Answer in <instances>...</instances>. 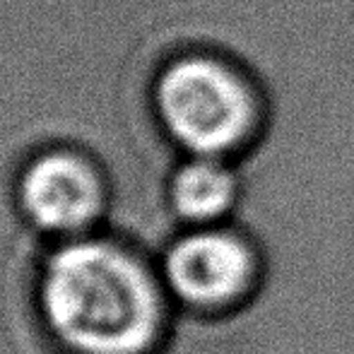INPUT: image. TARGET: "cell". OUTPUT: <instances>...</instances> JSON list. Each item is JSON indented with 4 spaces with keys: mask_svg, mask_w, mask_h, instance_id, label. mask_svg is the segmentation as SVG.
Wrapping results in <instances>:
<instances>
[{
    "mask_svg": "<svg viewBox=\"0 0 354 354\" xmlns=\"http://www.w3.org/2000/svg\"><path fill=\"white\" fill-rule=\"evenodd\" d=\"M37 308L68 354H149L171 311L147 261L111 239H71L48 253Z\"/></svg>",
    "mask_w": 354,
    "mask_h": 354,
    "instance_id": "obj_1",
    "label": "cell"
},
{
    "mask_svg": "<svg viewBox=\"0 0 354 354\" xmlns=\"http://www.w3.org/2000/svg\"><path fill=\"white\" fill-rule=\"evenodd\" d=\"M157 113L176 147L196 157L241 152L261 118L258 94L234 68L186 58L162 73Z\"/></svg>",
    "mask_w": 354,
    "mask_h": 354,
    "instance_id": "obj_2",
    "label": "cell"
},
{
    "mask_svg": "<svg viewBox=\"0 0 354 354\" xmlns=\"http://www.w3.org/2000/svg\"><path fill=\"white\" fill-rule=\"evenodd\" d=\"M162 284L181 306L219 311L241 301L258 275L253 243L234 227H193L162 253Z\"/></svg>",
    "mask_w": 354,
    "mask_h": 354,
    "instance_id": "obj_3",
    "label": "cell"
},
{
    "mask_svg": "<svg viewBox=\"0 0 354 354\" xmlns=\"http://www.w3.org/2000/svg\"><path fill=\"white\" fill-rule=\"evenodd\" d=\"M15 196L34 229L68 239L92 227L109 205L97 169L73 152H46L32 159L19 174Z\"/></svg>",
    "mask_w": 354,
    "mask_h": 354,
    "instance_id": "obj_4",
    "label": "cell"
},
{
    "mask_svg": "<svg viewBox=\"0 0 354 354\" xmlns=\"http://www.w3.org/2000/svg\"><path fill=\"white\" fill-rule=\"evenodd\" d=\"M241 178L236 164L224 157H196L181 162L167 181L169 210L186 227H214L229 222L239 205Z\"/></svg>",
    "mask_w": 354,
    "mask_h": 354,
    "instance_id": "obj_5",
    "label": "cell"
}]
</instances>
